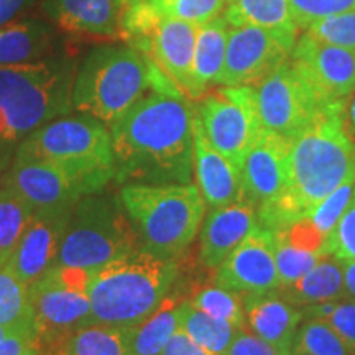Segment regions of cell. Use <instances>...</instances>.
Listing matches in <instances>:
<instances>
[{
	"label": "cell",
	"mask_w": 355,
	"mask_h": 355,
	"mask_svg": "<svg viewBox=\"0 0 355 355\" xmlns=\"http://www.w3.org/2000/svg\"><path fill=\"white\" fill-rule=\"evenodd\" d=\"M272 234L275 261H277L279 285L282 286L293 285L295 282H298L326 255L319 250H309L303 245H298V243L290 241L282 230Z\"/></svg>",
	"instance_id": "cell-31"
},
{
	"label": "cell",
	"mask_w": 355,
	"mask_h": 355,
	"mask_svg": "<svg viewBox=\"0 0 355 355\" xmlns=\"http://www.w3.org/2000/svg\"><path fill=\"white\" fill-rule=\"evenodd\" d=\"M259 227L257 207L247 199L211 209L199 234V257L204 266L216 270Z\"/></svg>",
	"instance_id": "cell-18"
},
{
	"label": "cell",
	"mask_w": 355,
	"mask_h": 355,
	"mask_svg": "<svg viewBox=\"0 0 355 355\" xmlns=\"http://www.w3.org/2000/svg\"><path fill=\"white\" fill-rule=\"evenodd\" d=\"M255 92L261 125L288 140L295 139L324 107L314 89L290 60L255 84Z\"/></svg>",
	"instance_id": "cell-11"
},
{
	"label": "cell",
	"mask_w": 355,
	"mask_h": 355,
	"mask_svg": "<svg viewBox=\"0 0 355 355\" xmlns=\"http://www.w3.org/2000/svg\"><path fill=\"white\" fill-rule=\"evenodd\" d=\"M7 186L37 211H56L76 206L89 189L63 168L30 158H15Z\"/></svg>",
	"instance_id": "cell-14"
},
{
	"label": "cell",
	"mask_w": 355,
	"mask_h": 355,
	"mask_svg": "<svg viewBox=\"0 0 355 355\" xmlns=\"http://www.w3.org/2000/svg\"><path fill=\"white\" fill-rule=\"evenodd\" d=\"M290 61L324 105L345 104L355 92V50L304 33L293 48Z\"/></svg>",
	"instance_id": "cell-13"
},
{
	"label": "cell",
	"mask_w": 355,
	"mask_h": 355,
	"mask_svg": "<svg viewBox=\"0 0 355 355\" xmlns=\"http://www.w3.org/2000/svg\"><path fill=\"white\" fill-rule=\"evenodd\" d=\"M33 0H0V28L10 24Z\"/></svg>",
	"instance_id": "cell-43"
},
{
	"label": "cell",
	"mask_w": 355,
	"mask_h": 355,
	"mask_svg": "<svg viewBox=\"0 0 355 355\" xmlns=\"http://www.w3.org/2000/svg\"><path fill=\"white\" fill-rule=\"evenodd\" d=\"M74 207L76 206L56 211H37L30 217L15 250L7 261L12 272L26 286L32 285L55 263Z\"/></svg>",
	"instance_id": "cell-16"
},
{
	"label": "cell",
	"mask_w": 355,
	"mask_h": 355,
	"mask_svg": "<svg viewBox=\"0 0 355 355\" xmlns=\"http://www.w3.org/2000/svg\"><path fill=\"white\" fill-rule=\"evenodd\" d=\"M277 293L295 306H311L345 300L344 265L332 255H324L304 277Z\"/></svg>",
	"instance_id": "cell-22"
},
{
	"label": "cell",
	"mask_w": 355,
	"mask_h": 355,
	"mask_svg": "<svg viewBox=\"0 0 355 355\" xmlns=\"http://www.w3.org/2000/svg\"><path fill=\"white\" fill-rule=\"evenodd\" d=\"M171 86L176 84L130 44L99 46L76 71L73 109L110 125L153 89Z\"/></svg>",
	"instance_id": "cell-4"
},
{
	"label": "cell",
	"mask_w": 355,
	"mask_h": 355,
	"mask_svg": "<svg viewBox=\"0 0 355 355\" xmlns=\"http://www.w3.org/2000/svg\"><path fill=\"white\" fill-rule=\"evenodd\" d=\"M19 158L38 159L63 168L81 180L89 193H101L115 178L110 130L89 115L58 117L25 137Z\"/></svg>",
	"instance_id": "cell-7"
},
{
	"label": "cell",
	"mask_w": 355,
	"mask_h": 355,
	"mask_svg": "<svg viewBox=\"0 0 355 355\" xmlns=\"http://www.w3.org/2000/svg\"><path fill=\"white\" fill-rule=\"evenodd\" d=\"M354 355H355V352H354Z\"/></svg>",
	"instance_id": "cell-50"
},
{
	"label": "cell",
	"mask_w": 355,
	"mask_h": 355,
	"mask_svg": "<svg viewBox=\"0 0 355 355\" xmlns=\"http://www.w3.org/2000/svg\"><path fill=\"white\" fill-rule=\"evenodd\" d=\"M291 350L279 349L277 345L260 339L254 332L247 329H239L234 336L232 343L222 355H290Z\"/></svg>",
	"instance_id": "cell-40"
},
{
	"label": "cell",
	"mask_w": 355,
	"mask_h": 355,
	"mask_svg": "<svg viewBox=\"0 0 355 355\" xmlns=\"http://www.w3.org/2000/svg\"><path fill=\"white\" fill-rule=\"evenodd\" d=\"M214 283L237 295L277 291L282 285L275 261L273 234L257 227L217 266Z\"/></svg>",
	"instance_id": "cell-15"
},
{
	"label": "cell",
	"mask_w": 355,
	"mask_h": 355,
	"mask_svg": "<svg viewBox=\"0 0 355 355\" xmlns=\"http://www.w3.org/2000/svg\"><path fill=\"white\" fill-rule=\"evenodd\" d=\"M291 140L270 130H261L241 165L243 199L254 206H265L286 184Z\"/></svg>",
	"instance_id": "cell-17"
},
{
	"label": "cell",
	"mask_w": 355,
	"mask_h": 355,
	"mask_svg": "<svg viewBox=\"0 0 355 355\" xmlns=\"http://www.w3.org/2000/svg\"><path fill=\"white\" fill-rule=\"evenodd\" d=\"M324 322H327L336 334L343 339L347 345L350 354L355 352V301L352 300H339L334 301L331 306L329 314H327Z\"/></svg>",
	"instance_id": "cell-39"
},
{
	"label": "cell",
	"mask_w": 355,
	"mask_h": 355,
	"mask_svg": "<svg viewBox=\"0 0 355 355\" xmlns=\"http://www.w3.org/2000/svg\"><path fill=\"white\" fill-rule=\"evenodd\" d=\"M196 105L176 86L153 89L110 123L121 184H188L193 175Z\"/></svg>",
	"instance_id": "cell-1"
},
{
	"label": "cell",
	"mask_w": 355,
	"mask_h": 355,
	"mask_svg": "<svg viewBox=\"0 0 355 355\" xmlns=\"http://www.w3.org/2000/svg\"><path fill=\"white\" fill-rule=\"evenodd\" d=\"M193 135V173L206 206L217 209L243 199L241 168L209 144L202 132L198 112H194Z\"/></svg>",
	"instance_id": "cell-19"
},
{
	"label": "cell",
	"mask_w": 355,
	"mask_h": 355,
	"mask_svg": "<svg viewBox=\"0 0 355 355\" xmlns=\"http://www.w3.org/2000/svg\"><path fill=\"white\" fill-rule=\"evenodd\" d=\"M178 261L135 248L99 268L89 270V324L127 327L152 316L178 278Z\"/></svg>",
	"instance_id": "cell-3"
},
{
	"label": "cell",
	"mask_w": 355,
	"mask_h": 355,
	"mask_svg": "<svg viewBox=\"0 0 355 355\" xmlns=\"http://www.w3.org/2000/svg\"><path fill=\"white\" fill-rule=\"evenodd\" d=\"M0 326L8 334L32 336L37 340L28 286L7 263L0 265Z\"/></svg>",
	"instance_id": "cell-27"
},
{
	"label": "cell",
	"mask_w": 355,
	"mask_h": 355,
	"mask_svg": "<svg viewBox=\"0 0 355 355\" xmlns=\"http://www.w3.org/2000/svg\"><path fill=\"white\" fill-rule=\"evenodd\" d=\"M290 3L298 28H306L324 17L355 10V0H290Z\"/></svg>",
	"instance_id": "cell-38"
},
{
	"label": "cell",
	"mask_w": 355,
	"mask_h": 355,
	"mask_svg": "<svg viewBox=\"0 0 355 355\" xmlns=\"http://www.w3.org/2000/svg\"><path fill=\"white\" fill-rule=\"evenodd\" d=\"M53 32L42 20L24 19L0 28V66L35 63L46 55Z\"/></svg>",
	"instance_id": "cell-24"
},
{
	"label": "cell",
	"mask_w": 355,
	"mask_h": 355,
	"mask_svg": "<svg viewBox=\"0 0 355 355\" xmlns=\"http://www.w3.org/2000/svg\"><path fill=\"white\" fill-rule=\"evenodd\" d=\"M354 137H355V135H354Z\"/></svg>",
	"instance_id": "cell-51"
},
{
	"label": "cell",
	"mask_w": 355,
	"mask_h": 355,
	"mask_svg": "<svg viewBox=\"0 0 355 355\" xmlns=\"http://www.w3.org/2000/svg\"><path fill=\"white\" fill-rule=\"evenodd\" d=\"M290 355H298V354H295V352H290Z\"/></svg>",
	"instance_id": "cell-49"
},
{
	"label": "cell",
	"mask_w": 355,
	"mask_h": 355,
	"mask_svg": "<svg viewBox=\"0 0 355 355\" xmlns=\"http://www.w3.org/2000/svg\"><path fill=\"white\" fill-rule=\"evenodd\" d=\"M224 17L230 26L250 25L288 37L298 35L290 0H234Z\"/></svg>",
	"instance_id": "cell-26"
},
{
	"label": "cell",
	"mask_w": 355,
	"mask_h": 355,
	"mask_svg": "<svg viewBox=\"0 0 355 355\" xmlns=\"http://www.w3.org/2000/svg\"><path fill=\"white\" fill-rule=\"evenodd\" d=\"M343 265H344L345 300L355 301V260L343 261Z\"/></svg>",
	"instance_id": "cell-44"
},
{
	"label": "cell",
	"mask_w": 355,
	"mask_h": 355,
	"mask_svg": "<svg viewBox=\"0 0 355 355\" xmlns=\"http://www.w3.org/2000/svg\"><path fill=\"white\" fill-rule=\"evenodd\" d=\"M196 112L209 144L241 168L263 130L255 86H222L219 91L202 94Z\"/></svg>",
	"instance_id": "cell-10"
},
{
	"label": "cell",
	"mask_w": 355,
	"mask_h": 355,
	"mask_svg": "<svg viewBox=\"0 0 355 355\" xmlns=\"http://www.w3.org/2000/svg\"><path fill=\"white\" fill-rule=\"evenodd\" d=\"M162 355H211L207 350H204L201 345L194 343L191 337L178 327V331L173 334L170 343L163 349Z\"/></svg>",
	"instance_id": "cell-41"
},
{
	"label": "cell",
	"mask_w": 355,
	"mask_h": 355,
	"mask_svg": "<svg viewBox=\"0 0 355 355\" xmlns=\"http://www.w3.org/2000/svg\"><path fill=\"white\" fill-rule=\"evenodd\" d=\"M304 30L319 42L355 50V10L324 17L309 24Z\"/></svg>",
	"instance_id": "cell-36"
},
{
	"label": "cell",
	"mask_w": 355,
	"mask_h": 355,
	"mask_svg": "<svg viewBox=\"0 0 355 355\" xmlns=\"http://www.w3.org/2000/svg\"><path fill=\"white\" fill-rule=\"evenodd\" d=\"M324 254L336 257L340 261L355 260V196L324 242Z\"/></svg>",
	"instance_id": "cell-37"
},
{
	"label": "cell",
	"mask_w": 355,
	"mask_h": 355,
	"mask_svg": "<svg viewBox=\"0 0 355 355\" xmlns=\"http://www.w3.org/2000/svg\"><path fill=\"white\" fill-rule=\"evenodd\" d=\"M180 329L211 355L224 354L239 331L230 322L194 308L189 301L180 303Z\"/></svg>",
	"instance_id": "cell-28"
},
{
	"label": "cell",
	"mask_w": 355,
	"mask_h": 355,
	"mask_svg": "<svg viewBox=\"0 0 355 355\" xmlns=\"http://www.w3.org/2000/svg\"><path fill=\"white\" fill-rule=\"evenodd\" d=\"M296 37L241 25L230 26L219 86H255L290 60Z\"/></svg>",
	"instance_id": "cell-12"
},
{
	"label": "cell",
	"mask_w": 355,
	"mask_h": 355,
	"mask_svg": "<svg viewBox=\"0 0 355 355\" xmlns=\"http://www.w3.org/2000/svg\"><path fill=\"white\" fill-rule=\"evenodd\" d=\"M33 345H37V340L32 336L10 334L0 340V355H24Z\"/></svg>",
	"instance_id": "cell-42"
},
{
	"label": "cell",
	"mask_w": 355,
	"mask_h": 355,
	"mask_svg": "<svg viewBox=\"0 0 355 355\" xmlns=\"http://www.w3.org/2000/svg\"><path fill=\"white\" fill-rule=\"evenodd\" d=\"M60 355H132L125 329L104 324H89L66 340Z\"/></svg>",
	"instance_id": "cell-29"
},
{
	"label": "cell",
	"mask_w": 355,
	"mask_h": 355,
	"mask_svg": "<svg viewBox=\"0 0 355 355\" xmlns=\"http://www.w3.org/2000/svg\"><path fill=\"white\" fill-rule=\"evenodd\" d=\"M189 303L212 318L230 322L237 329H245L242 296L237 293L220 286H206L194 293Z\"/></svg>",
	"instance_id": "cell-33"
},
{
	"label": "cell",
	"mask_w": 355,
	"mask_h": 355,
	"mask_svg": "<svg viewBox=\"0 0 355 355\" xmlns=\"http://www.w3.org/2000/svg\"><path fill=\"white\" fill-rule=\"evenodd\" d=\"M153 10L165 17L201 26L220 15L225 0H145Z\"/></svg>",
	"instance_id": "cell-35"
},
{
	"label": "cell",
	"mask_w": 355,
	"mask_h": 355,
	"mask_svg": "<svg viewBox=\"0 0 355 355\" xmlns=\"http://www.w3.org/2000/svg\"><path fill=\"white\" fill-rule=\"evenodd\" d=\"M230 25L224 15L216 17L198 28L193 60V99L206 94L207 87L217 84L224 68Z\"/></svg>",
	"instance_id": "cell-23"
},
{
	"label": "cell",
	"mask_w": 355,
	"mask_h": 355,
	"mask_svg": "<svg viewBox=\"0 0 355 355\" xmlns=\"http://www.w3.org/2000/svg\"><path fill=\"white\" fill-rule=\"evenodd\" d=\"M298 355H352L336 331L319 319H303L291 344Z\"/></svg>",
	"instance_id": "cell-32"
},
{
	"label": "cell",
	"mask_w": 355,
	"mask_h": 355,
	"mask_svg": "<svg viewBox=\"0 0 355 355\" xmlns=\"http://www.w3.org/2000/svg\"><path fill=\"white\" fill-rule=\"evenodd\" d=\"M121 202L141 248L176 260L201 230L206 202L196 184H123Z\"/></svg>",
	"instance_id": "cell-6"
},
{
	"label": "cell",
	"mask_w": 355,
	"mask_h": 355,
	"mask_svg": "<svg viewBox=\"0 0 355 355\" xmlns=\"http://www.w3.org/2000/svg\"><path fill=\"white\" fill-rule=\"evenodd\" d=\"M139 247V237L121 198L86 194L74 207L53 266L89 272Z\"/></svg>",
	"instance_id": "cell-8"
},
{
	"label": "cell",
	"mask_w": 355,
	"mask_h": 355,
	"mask_svg": "<svg viewBox=\"0 0 355 355\" xmlns=\"http://www.w3.org/2000/svg\"><path fill=\"white\" fill-rule=\"evenodd\" d=\"M241 296L247 329L279 349L291 350L296 331L303 322V311L288 303L277 291Z\"/></svg>",
	"instance_id": "cell-21"
},
{
	"label": "cell",
	"mask_w": 355,
	"mask_h": 355,
	"mask_svg": "<svg viewBox=\"0 0 355 355\" xmlns=\"http://www.w3.org/2000/svg\"><path fill=\"white\" fill-rule=\"evenodd\" d=\"M33 214L32 207L15 191L0 189V265H6Z\"/></svg>",
	"instance_id": "cell-30"
},
{
	"label": "cell",
	"mask_w": 355,
	"mask_h": 355,
	"mask_svg": "<svg viewBox=\"0 0 355 355\" xmlns=\"http://www.w3.org/2000/svg\"><path fill=\"white\" fill-rule=\"evenodd\" d=\"M345 104L324 105L291 139L286 184L273 201L257 209L259 227L277 232L308 219L355 175V137L345 121Z\"/></svg>",
	"instance_id": "cell-2"
},
{
	"label": "cell",
	"mask_w": 355,
	"mask_h": 355,
	"mask_svg": "<svg viewBox=\"0 0 355 355\" xmlns=\"http://www.w3.org/2000/svg\"><path fill=\"white\" fill-rule=\"evenodd\" d=\"M7 336H10V334H8V332H7L6 329H3L2 326H0V340H2L3 337H7Z\"/></svg>",
	"instance_id": "cell-47"
},
{
	"label": "cell",
	"mask_w": 355,
	"mask_h": 355,
	"mask_svg": "<svg viewBox=\"0 0 355 355\" xmlns=\"http://www.w3.org/2000/svg\"><path fill=\"white\" fill-rule=\"evenodd\" d=\"M180 303L181 301L168 296L152 316L127 327V345L132 355H162L180 327Z\"/></svg>",
	"instance_id": "cell-25"
},
{
	"label": "cell",
	"mask_w": 355,
	"mask_h": 355,
	"mask_svg": "<svg viewBox=\"0 0 355 355\" xmlns=\"http://www.w3.org/2000/svg\"><path fill=\"white\" fill-rule=\"evenodd\" d=\"M225 2H227V3H232V2H234V0H225Z\"/></svg>",
	"instance_id": "cell-48"
},
{
	"label": "cell",
	"mask_w": 355,
	"mask_h": 355,
	"mask_svg": "<svg viewBox=\"0 0 355 355\" xmlns=\"http://www.w3.org/2000/svg\"><path fill=\"white\" fill-rule=\"evenodd\" d=\"M355 196V175L352 178H349L345 183H343L337 188L334 193H331L324 201L316 206V209L311 212L308 219H304L306 224L309 225L311 230L321 237L324 242L326 239L329 237L332 230L337 225L340 217L347 207L350 206V202L354 201Z\"/></svg>",
	"instance_id": "cell-34"
},
{
	"label": "cell",
	"mask_w": 355,
	"mask_h": 355,
	"mask_svg": "<svg viewBox=\"0 0 355 355\" xmlns=\"http://www.w3.org/2000/svg\"><path fill=\"white\" fill-rule=\"evenodd\" d=\"M74 66L44 60L0 66V141H17L73 110Z\"/></svg>",
	"instance_id": "cell-5"
},
{
	"label": "cell",
	"mask_w": 355,
	"mask_h": 355,
	"mask_svg": "<svg viewBox=\"0 0 355 355\" xmlns=\"http://www.w3.org/2000/svg\"><path fill=\"white\" fill-rule=\"evenodd\" d=\"M24 355H43V354L40 352V349L37 347V345H33V347H30Z\"/></svg>",
	"instance_id": "cell-46"
},
{
	"label": "cell",
	"mask_w": 355,
	"mask_h": 355,
	"mask_svg": "<svg viewBox=\"0 0 355 355\" xmlns=\"http://www.w3.org/2000/svg\"><path fill=\"white\" fill-rule=\"evenodd\" d=\"M345 121H347L349 130L355 135V92L349 97L347 104H345Z\"/></svg>",
	"instance_id": "cell-45"
},
{
	"label": "cell",
	"mask_w": 355,
	"mask_h": 355,
	"mask_svg": "<svg viewBox=\"0 0 355 355\" xmlns=\"http://www.w3.org/2000/svg\"><path fill=\"white\" fill-rule=\"evenodd\" d=\"M125 3L127 0H46L44 10L68 33L121 38Z\"/></svg>",
	"instance_id": "cell-20"
},
{
	"label": "cell",
	"mask_w": 355,
	"mask_h": 355,
	"mask_svg": "<svg viewBox=\"0 0 355 355\" xmlns=\"http://www.w3.org/2000/svg\"><path fill=\"white\" fill-rule=\"evenodd\" d=\"M87 278V270L50 266L28 285L37 347L43 355H60L66 340L89 326Z\"/></svg>",
	"instance_id": "cell-9"
}]
</instances>
